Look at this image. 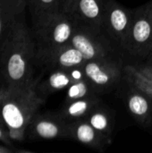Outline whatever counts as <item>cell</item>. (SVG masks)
I'll return each instance as SVG.
<instances>
[{
	"label": "cell",
	"mask_w": 152,
	"mask_h": 153,
	"mask_svg": "<svg viewBox=\"0 0 152 153\" xmlns=\"http://www.w3.org/2000/svg\"><path fill=\"white\" fill-rule=\"evenodd\" d=\"M37 48L25 20L12 30L0 55V90L14 91L26 88L34 79Z\"/></svg>",
	"instance_id": "cell-1"
},
{
	"label": "cell",
	"mask_w": 152,
	"mask_h": 153,
	"mask_svg": "<svg viewBox=\"0 0 152 153\" xmlns=\"http://www.w3.org/2000/svg\"><path fill=\"white\" fill-rule=\"evenodd\" d=\"M38 82L20 90H0V119L6 126L11 140H23L26 129L45 101L37 92Z\"/></svg>",
	"instance_id": "cell-2"
},
{
	"label": "cell",
	"mask_w": 152,
	"mask_h": 153,
	"mask_svg": "<svg viewBox=\"0 0 152 153\" xmlns=\"http://www.w3.org/2000/svg\"><path fill=\"white\" fill-rule=\"evenodd\" d=\"M32 22L37 53L68 44L78 26L76 21L65 12L34 20Z\"/></svg>",
	"instance_id": "cell-3"
},
{
	"label": "cell",
	"mask_w": 152,
	"mask_h": 153,
	"mask_svg": "<svg viewBox=\"0 0 152 153\" xmlns=\"http://www.w3.org/2000/svg\"><path fill=\"white\" fill-rule=\"evenodd\" d=\"M69 44L78 49L85 61L111 58L113 48L101 31L78 25Z\"/></svg>",
	"instance_id": "cell-4"
},
{
	"label": "cell",
	"mask_w": 152,
	"mask_h": 153,
	"mask_svg": "<svg viewBox=\"0 0 152 153\" xmlns=\"http://www.w3.org/2000/svg\"><path fill=\"white\" fill-rule=\"evenodd\" d=\"M124 48L133 55L139 56L152 52V19L145 7L133 14Z\"/></svg>",
	"instance_id": "cell-5"
},
{
	"label": "cell",
	"mask_w": 152,
	"mask_h": 153,
	"mask_svg": "<svg viewBox=\"0 0 152 153\" xmlns=\"http://www.w3.org/2000/svg\"><path fill=\"white\" fill-rule=\"evenodd\" d=\"M63 12L72 16L78 25L99 31L104 27V1L65 0Z\"/></svg>",
	"instance_id": "cell-6"
},
{
	"label": "cell",
	"mask_w": 152,
	"mask_h": 153,
	"mask_svg": "<svg viewBox=\"0 0 152 153\" xmlns=\"http://www.w3.org/2000/svg\"><path fill=\"white\" fill-rule=\"evenodd\" d=\"M133 14L120 4L108 1L104 2V27L107 32L123 48L131 28Z\"/></svg>",
	"instance_id": "cell-7"
},
{
	"label": "cell",
	"mask_w": 152,
	"mask_h": 153,
	"mask_svg": "<svg viewBox=\"0 0 152 153\" xmlns=\"http://www.w3.org/2000/svg\"><path fill=\"white\" fill-rule=\"evenodd\" d=\"M36 59L37 64L52 70H68L85 63L82 54L69 43L51 50L39 52Z\"/></svg>",
	"instance_id": "cell-8"
},
{
	"label": "cell",
	"mask_w": 152,
	"mask_h": 153,
	"mask_svg": "<svg viewBox=\"0 0 152 153\" xmlns=\"http://www.w3.org/2000/svg\"><path fill=\"white\" fill-rule=\"evenodd\" d=\"M82 66L92 86L99 89L116 84L121 75L119 65L111 58L85 61Z\"/></svg>",
	"instance_id": "cell-9"
},
{
	"label": "cell",
	"mask_w": 152,
	"mask_h": 153,
	"mask_svg": "<svg viewBox=\"0 0 152 153\" xmlns=\"http://www.w3.org/2000/svg\"><path fill=\"white\" fill-rule=\"evenodd\" d=\"M26 0H0V55L12 30L24 20Z\"/></svg>",
	"instance_id": "cell-10"
},
{
	"label": "cell",
	"mask_w": 152,
	"mask_h": 153,
	"mask_svg": "<svg viewBox=\"0 0 152 153\" xmlns=\"http://www.w3.org/2000/svg\"><path fill=\"white\" fill-rule=\"evenodd\" d=\"M32 138L52 140L67 137L68 123L62 117L42 115L31 120L29 125Z\"/></svg>",
	"instance_id": "cell-11"
},
{
	"label": "cell",
	"mask_w": 152,
	"mask_h": 153,
	"mask_svg": "<svg viewBox=\"0 0 152 153\" xmlns=\"http://www.w3.org/2000/svg\"><path fill=\"white\" fill-rule=\"evenodd\" d=\"M67 137L95 149H100L104 140L101 134L91 126L86 118L68 123Z\"/></svg>",
	"instance_id": "cell-12"
},
{
	"label": "cell",
	"mask_w": 152,
	"mask_h": 153,
	"mask_svg": "<svg viewBox=\"0 0 152 153\" xmlns=\"http://www.w3.org/2000/svg\"><path fill=\"white\" fill-rule=\"evenodd\" d=\"M71 83L73 82L67 70H53L46 80L41 82H38L36 90L37 92L45 99L46 96L55 91L67 89Z\"/></svg>",
	"instance_id": "cell-13"
},
{
	"label": "cell",
	"mask_w": 152,
	"mask_h": 153,
	"mask_svg": "<svg viewBox=\"0 0 152 153\" xmlns=\"http://www.w3.org/2000/svg\"><path fill=\"white\" fill-rule=\"evenodd\" d=\"M96 104L97 101L90 96L84 99L65 102V105L62 110L61 117L67 123H72L85 118L92 111Z\"/></svg>",
	"instance_id": "cell-14"
},
{
	"label": "cell",
	"mask_w": 152,
	"mask_h": 153,
	"mask_svg": "<svg viewBox=\"0 0 152 153\" xmlns=\"http://www.w3.org/2000/svg\"><path fill=\"white\" fill-rule=\"evenodd\" d=\"M65 0H26L32 21L63 12Z\"/></svg>",
	"instance_id": "cell-15"
},
{
	"label": "cell",
	"mask_w": 152,
	"mask_h": 153,
	"mask_svg": "<svg viewBox=\"0 0 152 153\" xmlns=\"http://www.w3.org/2000/svg\"><path fill=\"white\" fill-rule=\"evenodd\" d=\"M127 104L130 112L139 122L145 124L150 119L151 108L144 93L138 91L130 92L128 94Z\"/></svg>",
	"instance_id": "cell-16"
},
{
	"label": "cell",
	"mask_w": 152,
	"mask_h": 153,
	"mask_svg": "<svg viewBox=\"0 0 152 153\" xmlns=\"http://www.w3.org/2000/svg\"><path fill=\"white\" fill-rule=\"evenodd\" d=\"M126 76L133 85L141 92L152 99V81L143 75L135 66L126 65L125 68Z\"/></svg>",
	"instance_id": "cell-17"
},
{
	"label": "cell",
	"mask_w": 152,
	"mask_h": 153,
	"mask_svg": "<svg viewBox=\"0 0 152 153\" xmlns=\"http://www.w3.org/2000/svg\"><path fill=\"white\" fill-rule=\"evenodd\" d=\"M86 118V117H85ZM88 122L91 125V126L101 134L104 140H108L111 134V123L109 117L107 113L101 110L91 111L88 115V118H86Z\"/></svg>",
	"instance_id": "cell-18"
},
{
	"label": "cell",
	"mask_w": 152,
	"mask_h": 153,
	"mask_svg": "<svg viewBox=\"0 0 152 153\" xmlns=\"http://www.w3.org/2000/svg\"><path fill=\"white\" fill-rule=\"evenodd\" d=\"M91 87L93 86L88 79L71 83L67 88L65 102L90 97Z\"/></svg>",
	"instance_id": "cell-19"
},
{
	"label": "cell",
	"mask_w": 152,
	"mask_h": 153,
	"mask_svg": "<svg viewBox=\"0 0 152 153\" xmlns=\"http://www.w3.org/2000/svg\"><path fill=\"white\" fill-rule=\"evenodd\" d=\"M67 71H68L69 76H70V78L72 80V82H80V81L87 79L82 65H78V66H75V67H72V68L68 69Z\"/></svg>",
	"instance_id": "cell-20"
},
{
	"label": "cell",
	"mask_w": 152,
	"mask_h": 153,
	"mask_svg": "<svg viewBox=\"0 0 152 153\" xmlns=\"http://www.w3.org/2000/svg\"><path fill=\"white\" fill-rule=\"evenodd\" d=\"M10 139H11V137L9 135L8 130H7L6 126H4V124L0 119V140L7 144H10L11 143Z\"/></svg>",
	"instance_id": "cell-21"
},
{
	"label": "cell",
	"mask_w": 152,
	"mask_h": 153,
	"mask_svg": "<svg viewBox=\"0 0 152 153\" xmlns=\"http://www.w3.org/2000/svg\"><path fill=\"white\" fill-rule=\"evenodd\" d=\"M137 68L138 71H140L143 75H145L147 78H149L150 80L152 81V65H137L135 66Z\"/></svg>",
	"instance_id": "cell-22"
},
{
	"label": "cell",
	"mask_w": 152,
	"mask_h": 153,
	"mask_svg": "<svg viewBox=\"0 0 152 153\" xmlns=\"http://www.w3.org/2000/svg\"><path fill=\"white\" fill-rule=\"evenodd\" d=\"M145 8H146V10H147V12H148V13H149V15L151 17L152 19V1L149 4H147L146 6H145Z\"/></svg>",
	"instance_id": "cell-23"
},
{
	"label": "cell",
	"mask_w": 152,
	"mask_h": 153,
	"mask_svg": "<svg viewBox=\"0 0 152 153\" xmlns=\"http://www.w3.org/2000/svg\"><path fill=\"white\" fill-rule=\"evenodd\" d=\"M10 151L5 149V148H3V147H0V152H9Z\"/></svg>",
	"instance_id": "cell-24"
},
{
	"label": "cell",
	"mask_w": 152,
	"mask_h": 153,
	"mask_svg": "<svg viewBox=\"0 0 152 153\" xmlns=\"http://www.w3.org/2000/svg\"><path fill=\"white\" fill-rule=\"evenodd\" d=\"M151 53H152V52H151ZM151 59H152V54H151Z\"/></svg>",
	"instance_id": "cell-25"
},
{
	"label": "cell",
	"mask_w": 152,
	"mask_h": 153,
	"mask_svg": "<svg viewBox=\"0 0 152 153\" xmlns=\"http://www.w3.org/2000/svg\"><path fill=\"white\" fill-rule=\"evenodd\" d=\"M100 1H103V0H100Z\"/></svg>",
	"instance_id": "cell-26"
}]
</instances>
